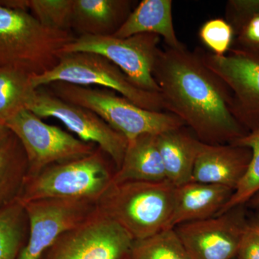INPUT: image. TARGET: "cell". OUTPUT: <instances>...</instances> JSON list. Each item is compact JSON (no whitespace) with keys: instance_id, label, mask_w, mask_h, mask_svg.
Instances as JSON below:
<instances>
[{"instance_id":"obj_1","label":"cell","mask_w":259,"mask_h":259,"mask_svg":"<svg viewBox=\"0 0 259 259\" xmlns=\"http://www.w3.org/2000/svg\"><path fill=\"white\" fill-rule=\"evenodd\" d=\"M165 111L206 144H233L248 134L231 110L229 90L204 64L198 48L159 49L153 69Z\"/></svg>"},{"instance_id":"obj_2","label":"cell","mask_w":259,"mask_h":259,"mask_svg":"<svg viewBox=\"0 0 259 259\" xmlns=\"http://www.w3.org/2000/svg\"><path fill=\"white\" fill-rule=\"evenodd\" d=\"M175 192V186L167 180L112 183L97 207L139 241L170 228Z\"/></svg>"},{"instance_id":"obj_3","label":"cell","mask_w":259,"mask_h":259,"mask_svg":"<svg viewBox=\"0 0 259 259\" xmlns=\"http://www.w3.org/2000/svg\"><path fill=\"white\" fill-rule=\"evenodd\" d=\"M75 38L71 31L44 26L28 12L0 7V66L40 76L55 67Z\"/></svg>"},{"instance_id":"obj_4","label":"cell","mask_w":259,"mask_h":259,"mask_svg":"<svg viewBox=\"0 0 259 259\" xmlns=\"http://www.w3.org/2000/svg\"><path fill=\"white\" fill-rule=\"evenodd\" d=\"M115 171L113 162L97 147L84 157L56 163L27 177L19 199L23 203L46 198L97 202L112 185Z\"/></svg>"},{"instance_id":"obj_5","label":"cell","mask_w":259,"mask_h":259,"mask_svg":"<svg viewBox=\"0 0 259 259\" xmlns=\"http://www.w3.org/2000/svg\"><path fill=\"white\" fill-rule=\"evenodd\" d=\"M49 86L55 96L95 112L127 141L141 135L158 136L185 126L182 120L170 112L142 108L107 89L66 82H54Z\"/></svg>"},{"instance_id":"obj_6","label":"cell","mask_w":259,"mask_h":259,"mask_svg":"<svg viewBox=\"0 0 259 259\" xmlns=\"http://www.w3.org/2000/svg\"><path fill=\"white\" fill-rule=\"evenodd\" d=\"M32 82L36 89L54 82L97 85L115 92L142 108L165 111L160 94L139 88L118 66L94 53H61L55 67L40 76H32Z\"/></svg>"},{"instance_id":"obj_7","label":"cell","mask_w":259,"mask_h":259,"mask_svg":"<svg viewBox=\"0 0 259 259\" xmlns=\"http://www.w3.org/2000/svg\"><path fill=\"white\" fill-rule=\"evenodd\" d=\"M204 64L231 93V110L248 133L259 129V48L234 44L224 56L198 48Z\"/></svg>"},{"instance_id":"obj_8","label":"cell","mask_w":259,"mask_h":259,"mask_svg":"<svg viewBox=\"0 0 259 259\" xmlns=\"http://www.w3.org/2000/svg\"><path fill=\"white\" fill-rule=\"evenodd\" d=\"M17 136L26 155L27 177H33L56 163L84 157L97 146L63 131L57 126L46 123L28 109L22 110L5 122Z\"/></svg>"},{"instance_id":"obj_9","label":"cell","mask_w":259,"mask_h":259,"mask_svg":"<svg viewBox=\"0 0 259 259\" xmlns=\"http://www.w3.org/2000/svg\"><path fill=\"white\" fill-rule=\"evenodd\" d=\"M161 37L141 33L127 37L79 35L61 53L89 52L100 54L112 61L135 84L145 91L159 94L153 69L159 50Z\"/></svg>"},{"instance_id":"obj_10","label":"cell","mask_w":259,"mask_h":259,"mask_svg":"<svg viewBox=\"0 0 259 259\" xmlns=\"http://www.w3.org/2000/svg\"><path fill=\"white\" fill-rule=\"evenodd\" d=\"M23 204L29 236L18 259H40L61 235L98 212L97 202L83 199L46 198Z\"/></svg>"},{"instance_id":"obj_11","label":"cell","mask_w":259,"mask_h":259,"mask_svg":"<svg viewBox=\"0 0 259 259\" xmlns=\"http://www.w3.org/2000/svg\"><path fill=\"white\" fill-rule=\"evenodd\" d=\"M134 239L100 211L61 235L40 259H131Z\"/></svg>"},{"instance_id":"obj_12","label":"cell","mask_w":259,"mask_h":259,"mask_svg":"<svg viewBox=\"0 0 259 259\" xmlns=\"http://www.w3.org/2000/svg\"><path fill=\"white\" fill-rule=\"evenodd\" d=\"M27 109L41 119L53 117L60 120L81 141L95 144L106 153L116 170L120 168L128 141L95 112L39 88Z\"/></svg>"},{"instance_id":"obj_13","label":"cell","mask_w":259,"mask_h":259,"mask_svg":"<svg viewBox=\"0 0 259 259\" xmlns=\"http://www.w3.org/2000/svg\"><path fill=\"white\" fill-rule=\"evenodd\" d=\"M241 207L175 227L192 259H235L248 223Z\"/></svg>"},{"instance_id":"obj_14","label":"cell","mask_w":259,"mask_h":259,"mask_svg":"<svg viewBox=\"0 0 259 259\" xmlns=\"http://www.w3.org/2000/svg\"><path fill=\"white\" fill-rule=\"evenodd\" d=\"M251 151L236 144L202 143L190 182L221 185L234 191L244 176Z\"/></svg>"},{"instance_id":"obj_15","label":"cell","mask_w":259,"mask_h":259,"mask_svg":"<svg viewBox=\"0 0 259 259\" xmlns=\"http://www.w3.org/2000/svg\"><path fill=\"white\" fill-rule=\"evenodd\" d=\"M233 191L221 185L189 182L175 187V201L169 228L202 221L218 215Z\"/></svg>"},{"instance_id":"obj_16","label":"cell","mask_w":259,"mask_h":259,"mask_svg":"<svg viewBox=\"0 0 259 259\" xmlns=\"http://www.w3.org/2000/svg\"><path fill=\"white\" fill-rule=\"evenodd\" d=\"M131 0H74L71 29L79 35L111 36L133 11Z\"/></svg>"},{"instance_id":"obj_17","label":"cell","mask_w":259,"mask_h":259,"mask_svg":"<svg viewBox=\"0 0 259 259\" xmlns=\"http://www.w3.org/2000/svg\"><path fill=\"white\" fill-rule=\"evenodd\" d=\"M156 136L144 134L128 141L123 160L116 170L112 183L167 180Z\"/></svg>"},{"instance_id":"obj_18","label":"cell","mask_w":259,"mask_h":259,"mask_svg":"<svg viewBox=\"0 0 259 259\" xmlns=\"http://www.w3.org/2000/svg\"><path fill=\"white\" fill-rule=\"evenodd\" d=\"M172 4L171 0H143L113 36L153 33L163 37L167 47H182L184 44L179 40L174 27Z\"/></svg>"},{"instance_id":"obj_19","label":"cell","mask_w":259,"mask_h":259,"mask_svg":"<svg viewBox=\"0 0 259 259\" xmlns=\"http://www.w3.org/2000/svg\"><path fill=\"white\" fill-rule=\"evenodd\" d=\"M185 127L156 136L166 180L175 187L192 180L194 163L202 144L193 134L185 131Z\"/></svg>"},{"instance_id":"obj_20","label":"cell","mask_w":259,"mask_h":259,"mask_svg":"<svg viewBox=\"0 0 259 259\" xmlns=\"http://www.w3.org/2000/svg\"><path fill=\"white\" fill-rule=\"evenodd\" d=\"M28 171L23 146L11 132L0 147V209L19 199Z\"/></svg>"},{"instance_id":"obj_21","label":"cell","mask_w":259,"mask_h":259,"mask_svg":"<svg viewBox=\"0 0 259 259\" xmlns=\"http://www.w3.org/2000/svg\"><path fill=\"white\" fill-rule=\"evenodd\" d=\"M32 77L23 71L0 66V121L6 122L27 109L37 90Z\"/></svg>"},{"instance_id":"obj_22","label":"cell","mask_w":259,"mask_h":259,"mask_svg":"<svg viewBox=\"0 0 259 259\" xmlns=\"http://www.w3.org/2000/svg\"><path fill=\"white\" fill-rule=\"evenodd\" d=\"M28 236V216L20 199L0 209V259H18Z\"/></svg>"},{"instance_id":"obj_23","label":"cell","mask_w":259,"mask_h":259,"mask_svg":"<svg viewBox=\"0 0 259 259\" xmlns=\"http://www.w3.org/2000/svg\"><path fill=\"white\" fill-rule=\"evenodd\" d=\"M233 144L249 148L251 158L244 176L218 215L236 207H241L259 194V129L248 133Z\"/></svg>"},{"instance_id":"obj_24","label":"cell","mask_w":259,"mask_h":259,"mask_svg":"<svg viewBox=\"0 0 259 259\" xmlns=\"http://www.w3.org/2000/svg\"><path fill=\"white\" fill-rule=\"evenodd\" d=\"M131 259H192L175 228L134 241Z\"/></svg>"},{"instance_id":"obj_25","label":"cell","mask_w":259,"mask_h":259,"mask_svg":"<svg viewBox=\"0 0 259 259\" xmlns=\"http://www.w3.org/2000/svg\"><path fill=\"white\" fill-rule=\"evenodd\" d=\"M74 0H30V14L49 28L71 31Z\"/></svg>"},{"instance_id":"obj_26","label":"cell","mask_w":259,"mask_h":259,"mask_svg":"<svg viewBox=\"0 0 259 259\" xmlns=\"http://www.w3.org/2000/svg\"><path fill=\"white\" fill-rule=\"evenodd\" d=\"M199 36L204 45L212 51V54L224 56L232 47L234 33L226 20L214 18L202 25Z\"/></svg>"},{"instance_id":"obj_27","label":"cell","mask_w":259,"mask_h":259,"mask_svg":"<svg viewBox=\"0 0 259 259\" xmlns=\"http://www.w3.org/2000/svg\"><path fill=\"white\" fill-rule=\"evenodd\" d=\"M259 17V0H230L226 7V20L238 36L250 20Z\"/></svg>"},{"instance_id":"obj_28","label":"cell","mask_w":259,"mask_h":259,"mask_svg":"<svg viewBox=\"0 0 259 259\" xmlns=\"http://www.w3.org/2000/svg\"><path fill=\"white\" fill-rule=\"evenodd\" d=\"M236 259H259V226L247 225L242 236Z\"/></svg>"},{"instance_id":"obj_29","label":"cell","mask_w":259,"mask_h":259,"mask_svg":"<svg viewBox=\"0 0 259 259\" xmlns=\"http://www.w3.org/2000/svg\"><path fill=\"white\" fill-rule=\"evenodd\" d=\"M235 38L236 45L259 48V17L250 20Z\"/></svg>"},{"instance_id":"obj_30","label":"cell","mask_w":259,"mask_h":259,"mask_svg":"<svg viewBox=\"0 0 259 259\" xmlns=\"http://www.w3.org/2000/svg\"><path fill=\"white\" fill-rule=\"evenodd\" d=\"M30 0H0V7L13 10L28 12Z\"/></svg>"},{"instance_id":"obj_31","label":"cell","mask_w":259,"mask_h":259,"mask_svg":"<svg viewBox=\"0 0 259 259\" xmlns=\"http://www.w3.org/2000/svg\"><path fill=\"white\" fill-rule=\"evenodd\" d=\"M10 134H11V131L8 128L5 122L0 121V147L5 142V140L8 139Z\"/></svg>"},{"instance_id":"obj_32","label":"cell","mask_w":259,"mask_h":259,"mask_svg":"<svg viewBox=\"0 0 259 259\" xmlns=\"http://www.w3.org/2000/svg\"><path fill=\"white\" fill-rule=\"evenodd\" d=\"M256 201L259 203V195L257 196Z\"/></svg>"},{"instance_id":"obj_33","label":"cell","mask_w":259,"mask_h":259,"mask_svg":"<svg viewBox=\"0 0 259 259\" xmlns=\"http://www.w3.org/2000/svg\"><path fill=\"white\" fill-rule=\"evenodd\" d=\"M235 259H236V258H235Z\"/></svg>"}]
</instances>
